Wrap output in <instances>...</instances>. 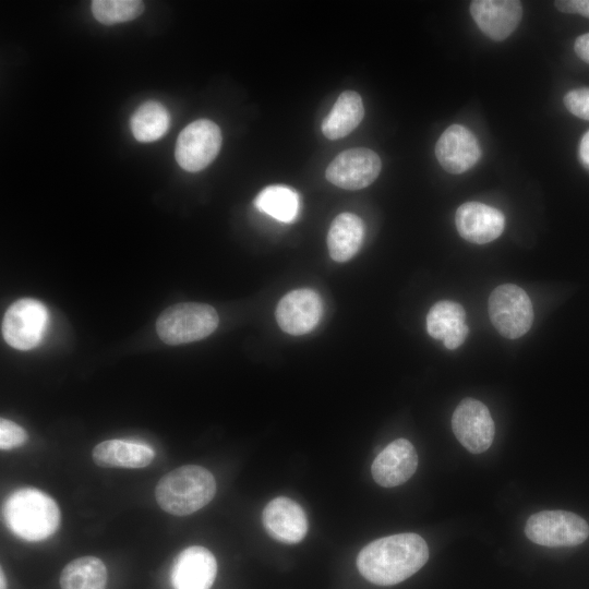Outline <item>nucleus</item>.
Wrapping results in <instances>:
<instances>
[{
    "mask_svg": "<svg viewBox=\"0 0 589 589\" xmlns=\"http://www.w3.org/2000/svg\"><path fill=\"white\" fill-rule=\"evenodd\" d=\"M527 538L544 546H574L588 538L589 526L577 514L566 510H543L531 515L525 526Z\"/></svg>",
    "mask_w": 589,
    "mask_h": 589,
    "instance_id": "nucleus-6",
    "label": "nucleus"
},
{
    "mask_svg": "<svg viewBox=\"0 0 589 589\" xmlns=\"http://www.w3.org/2000/svg\"><path fill=\"white\" fill-rule=\"evenodd\" d=\"M92 457L99 467L135 469L148 466L155 457V452L145 444L125 440H108L94 447Z\"/></svg>",
    "mask_w": 589,
    "mask_h": 589,
    "instance_id": "nucleus-19",
    "label": "nucleus"
},
{
    "mask_svg": "<svg viewBox=\"0 0 589 589\" xmlns=\"http://www.w3.org/2000/svg\"><path fill=\"white\" fill-rule=\"evenodd\" d=\"M48 323L46 306L35 299L24 298L12 303L1 325L4 340L19 350L35 348L41 340Z\"/></svg>",
    "mask_w": 589,
    "mask_h": 589,
    "instance_id": "nucleus-7",
    "label": "nucleus"
},
{
    "mask_svg": "<svg viewBox=\"0 0 589 589\" xmlns=\"http://www.w3.org/2000/svg\"><path fill=\"white\" fill-rule=\"evenodd\" d=\"M0 589H5V579H4V574L2 569L0 574Z\"/></svg>",
    "mask_w": 589,
    "mask_h": 589,
    "instance_id": "nucleus-31",
    "label": "nucleus"
},
{
    "mask_svg": "<svg viewBox=\"0 0 589 589\" xmlns=\"http://www.w3.org/2000/svg\"><path fill=\"white\" fill-rule=\"evenodd\" d=\"M452 429L459 443L473 454L485 452L495 434L488 407L473 398H465L458 404L452 417Z\"/></svg>",
    "mask_w": 589,
    "mask_h": 589,
    "instance_id": "nucleus-9",
    "label": "nucleus"
},
{
    "mask_svg": "<svg viewBox=\"0 0 589 589\" xmlns=\"http://www.w3.org/2000/svg\"><path fill=\"white\" fill-rule=\"evenodd\" d=\"M435 156L444 170L459 175L477 164L481 148L470 130L460 124H452L437 140Z\"/></svg>",
    "mask_w": 589,
    "mask_h": 589,
    "instance_id": "nucleus-12",
    "label": "nucleus"
},
{
    "mask_svg": "<svg viewBox=\"0 0 589 589\" xmlns=\"http://www.w3.org/2000/svg\"><path fill=\"white\" fill-rule=\"evenodd\" d=\"M364 116L362 99L357 92L345 91L322 122V132L328 140H338L352 132Z\"/></svg>",
    "mask_w": 589,
    "mask_h": 589,
    "instance_id": "nucleus-21",
    "label": "nucleus"
},
{
    "mask_svg": "<svg viewBox=\"0 0 589 589\" xmlns=\"http://www.w3.org/2000/svg\"><path fill=\"white\" fill-rule=\"evenodd\" d=\"M418 467V455L413 445L405 438L389 443L375 457L371 471L374 481L384 488L405 483Z\"/></svg>",
    "mask_w": 589,
    "mask_h": 589,
    "instance_id": "nucleus-15",
    "label": "nucleus"
},
{
    "mask_svg": "<svg viewBox=\"0 0 589 589\" xmlns=\"http://www.w3.org/2000/svg\"><path fill=\"white\" fill-rule=\"evenodd\" d=\"M59 581L61 589H105L107 569L98 557L82 556L64 566Z\"/></svg>",
    "mask_w": 589,
    "mask_h": 589,
    "instance_id": "nucleus-22",
    "label": "nucleus"
},
{
    "mask_svg": "<svg viewBox=\"0 0 589 589\" xmlns=\"http://www.w3.org/2000/svg\"><path fill=\"white\" fill-rule=\"evenodd\" d=\"M428 558L429 549L424 539L417 533L405 532L365 545L357 557V567L370 582L392 586L417 573Z\"/></svg>",
    "mask_w": 589,
    "mask_h": 589,
    "instance_id": "nucleus-1",
    "label": "nucleus"
},
{
    "mask_svg": "<svg viewBox=\"0 0 589 589\" xmlns=\"http://www.w3.org/2000/svg\"><path fill=\"white\" fill-rule=\"evenodd\" d=\"M216 493L214 476L204 467L185 465L166 473L155 488L161 509L187 516L207 505Z\"/></svg>",
    "mask_w": 589,
    "mask_h": 589,
    "instance_id": "nucleus-3",
    "label": "nucleus"
},
{
    "mask_svg": "<svg viewBox=\"0 0 589 589\" xmlns=\"http://www.w3.org/2000/svg\"><path fill=\"white\" fill-rule=\"evenodd\" d=\"M465 320L466 312L462 305L455 301H438L426 315V330L434 339L443 340L447 349L454 350L468 335L469 328Z\"/></svg>",
    "mask_w": 589,
    "mask_h": 589,
    "instance_id": "nucleus-18",
    "label": "nucleus"
},
{
    "mask_svg": "<svg viewBox=\"0 0 589 589\" xmlns=\"http://www.w3.org/2000/svg\"><path fill=\"white\" fill-rule=\"evenodd\" d=\"M382 168L378 155L364 147L350 148L337 155L325 176L334 185L346 190L363 189L375 181Z\"/></svg>",
    "mask_w": 589,
    "mask_h": 589,
    "instance_id": "nucleus-10",
    "label": "nucleus"
},
{
    "mask_svg": "<svg viewBox=\"0 0 589 589\" xmlns=\"http://www.w3.org/2000/svg\"><path fill=\"white\" fill-rule=\"evenodd\" d=\"M564 105L574 116L589 120V87L569 91L564 96Z\"/></svg>",
    "mask_w": 589,
    "mask_h": 589,
    "instance_id": "nucleus-27",
    "label": "nucleus"
},
{
    "mask_svg": "<svg viewBox=\"0 0 589 589\" xmlns=\"http://www.w3.org/2000/svg\"><path fill=\"white\" fill-rule=\"evenodd\" d=\"M221 141V132L216 123L207 119L195 120L177 139L176 160L187 171H200L215 159Z\"/></svg>",
    "mask_w": 589,
    "mask_h": 589,
    "instance_id": "nucleus-8",
    "label": "nucleus"
},
{
    "mask_svg": "<svg viewBox=\"0 0 589 589\" xmlns=\"http://www.w3.org/2000/svg\"><path fill=\"white\" fill-rule=\"evenodd\" d=\"M489 316L494 328L504 337L516 339L531 327V301L520 287L504 284L496 287L489 298Z\"/></svg>",
    "mask_w": 589,
    "mask_h": 589,
    "instance_id": "nucleus-5",
    "label": "nucleus"
},
{
    "mask_svg": "<svg viewBox=\"0 0 589 589\" xmlns=\"http://www.w3.org/2000/svg\"><path fill=\"white\" fill-rule=\"evenodd\" d=\"M554 4L563 13H577L589 17V0H558Z\"/></svg>",
    "mask_w": 589,
    "mask_h": 589,
    "instance_id": "nucleus-28",
    "label": "nucleus"
},
{
    "mask_svg": "<svg viewBox=\"0 0 589 589\" xmlns=\"http://www.w3.org/2000/svg\"><path fill=\"white\" fill-rule=\"evenodd\" d=\"M28 436L26 431L13 421L1 418L0 420V448L13 449L22 446Z\"/></svg>",
    "mask_w": 589,
    "mask_h": 589,
    "instance_id": "nucleus-26",
    "label": "nucleus"
},
{
    "mask_svg": "<svg viewBox=\"0 0 589 589\" xmlns=\"http://www.w3.org/2000/svg\"><path fill=\"white\" fill-rule=\"evenodd\" d=\"M262 520L266 532L286 544L302 541L308 531V518L303 508L286 496L272 500L263 510Z\"/></svg>",
    "mask_w": 589,
    "mask_h": 589,
    "instance_id": "nucleus-13",
    "label": "nucleus"
},
{
    "mask_svg": "<svg viewBox=\"0 0 589 589\" xmlns=\"http://www.w3.org/2000/svg\"><path fill=\"white\" fill-rule=\"evenodd\" d=\"M455 223L458 233L465 240L484 244L501 236L505 217L497 208L479 202H467L457 208Z\"/></svg>",
    "mask_w": 589,
    "mask_h": 589,
    "instance_id": "nucleus-14",
    "label": "nucleus"
},
{
    "mask_svg": "<svg viewBox=\"0 0 589 589\" xmlns=\"http://www.w3.org/2000/svg\"><path fill=\"white\" fill-rule=\"evenodd\" d=\"M2 516L12 533L26 541H41L53 534L61 515L57 503L34 488L19 489L3 503Z\"/></svg>",
    "mask_w": 589,
    "mask_h": 589,
    "instance_id": "nucleus-2",
    "label": "nucleus"
},
{
    "mask_svg": "<svg viewBox=\"0 0 589 589\" xmlns=\"http://www.w3.org/2000/svg\"><path fill=\"white\" fill-rule=\"evenodd\" d=\"M579 157L582 164L589 167V131L584 134L579 145Z\"/></svg>",
    "mask_w": 589,
    "mask_h": 589,
    "instance_id": "nucleus-30",
    "label": "nucleus"
},
{
    "mask_svg": "<svg viewBox=\"0 0 589 589\" xmlns=\"http://www.w3.org/2000/svg\"><path fill=\"white\" fill-rule=\"evenodd\" d=\"M170 127V115L167 108L156 101L143 103L132 115L130 128L139 142L149 143L163 137Z\"/></svg>",
    "mask_w": 589,
    "mask_h": 589,
    "instance_id": "nucleus-23",
    "label": "nucleus"
},
{
    "mask_svg": "<svg viewBox=\"0 0 589 589\" xmlns=\"http://www.w3.org/2000/svg\"><path fill=\"white\" fill-rule=\"evenodd\" d=\"M575 52L585 62L589 63V33L579 36L575 40Z\"/></svg>",
    "mask_w": 589,
    "mask_h": 589,
    "instance_id": "nucleus-29",
    "label": "nucleus"
},
{
    "mask_svg": "<svg viewBox=\"0 0 589 589\" xmlns=\"http://www.w3.org/2000/svg\"><path fill=\"white\" fill-rule=\"evenodd\" d=\"M144 3L139 0H94L92 13L105 25L129 22L142 14Z\"/></svg>",
    "mask_w": 589,
    "mask_h": 589,
    "instance_id": "nucleus-25",
    "label": "nucleus"
},
{
    "mask_svg": "<svg viewBox=\"0 0 589 589\" xmlns=\"http://www.w3.org/2000/svg\"><path fill=\"white\" fill-rule=\"evenodd\" d=\"M217 563L209 550L194 545L180 552L171 570L175 589H209L215 580Z\"/></svg>",
    "mask_w": 589,
    "mask_h": 589,
    "instance_id": "nucleus-17",
    "label": "nucleus"
},
{
    "mask_svg": "<svg viewBox=\"0 0 589 589\" xmlns=\"http://www.w3.org/2000/svg\"><path fill=\"white\" fill-rule=\"evenodd\" d=\"M279 327L290 335H303L311 332L322 316V301L312 289H296L285 294L276 308Z\"/></svg>",
    "mask_w": 589,
    "mask_h": 589,
    "instance_id": "nucleus-11",
    "label": "nucleus"
},
{
    "mask_svg": "<svg viewBox=\"0 0 589 589\" xmlns=\"http://www.w3.org/2000/svg\"><path fill=\"white\" fill-rule=\"evenodd\" d=\"M364 237V225L360 217L341 213L334 218L327 233L330 257L336 262L349 261L360 249Z\"/></svg>",
    "mask_w": 589,
    "mask_h": 589,
    "instance_id": "nucleus-20",
    "label": "nucleus"
},
{
    "mask_svg": "<svg viewBox=\"0 0 589 589\" xmlns=\"http://www.w3.org/2000/svg\"><path fill=\"white\" fill-rule=\"evenodd\" d=\"M216 310L204 303L183 302L167 308L157 318L156 330L168 345L201 340L218 325Z\"/></svg>",
    "mask_w": 589,
    "mask_h": 589,
    "instance_id": "nucleus-4",
    "label": "nucleus"
},
{
    "mask_svg": "<svg viewBox=\"0 0 589 589\" xmlns=\"http://www.w3.org/2000/svg\"><path fill=\"white\" fill-rule=\"evenodd\" d=\"M470 14L481 32L495 41L506 39L522 17V7L516 0H474Z\"/></svg>",
    "mask_w": 589,
    "mask_h": 589,
    "instance_id": "nucleus-16",
    "label": "nucleus"
},
{
    "mask_svg": "<svg viewBox=\"0 0 589 589\" xmlns=\"http://www.w3.org/2000/svg\"><path fill=\"white\" fill-rule=\"evenodd\" d=\"M254 205L277 220L290 223L298 215L299 196L287 185H268L256 195Z\"/></svg>",
    "mask_w": 589,
    "mask_h": 589,
    "instance_id": "nucleus-24",
    "label": "nucleus"
}]
</instances>
